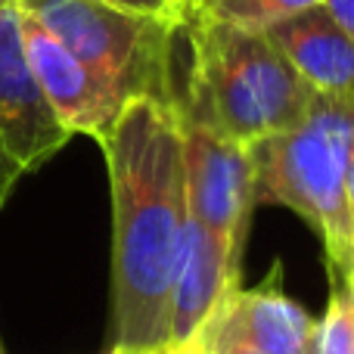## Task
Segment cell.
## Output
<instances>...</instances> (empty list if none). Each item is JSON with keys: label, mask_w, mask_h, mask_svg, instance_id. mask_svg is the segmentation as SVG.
Here are the masks:
<instances>
[{"label": "cell", "mask_w": 354, "mask_h": 354, "mask_svg": "<svg viewBox=\"0 0 354 354\" xmlns=\"http://www.w3.org/2000/svg\"><path fill=\"white\" fill-rule=\"evenodd\" d=\"M103 156L112 193L115 351L165 348L171 286L189 218L174 109L131 100L103 143Z\"/></svg>", "instance_id": "1"}, {"label": "cell", "mask_w": 354, "mask_h": 354, "mask_svg": "<svg viewBox=\"0 0 354 354\" xmlns=\"http://www.w3.org/2000/svg\"><path fill=\"white\" fill-rule=\"evenodd\" d=\"M255 205H286L320 233L333 274H342L354 243L348 165L354 156V97L314 93L305 118L283 134L252 143Z\"/></svg>", "instance_id": "2"}, {"label": "cell", "mask_w": 354, "mask_h": 354, "mask_svg": "<svg viewBox=\"0 0 354 354\" xmlns=\"http://www.w3.org/2000/svg\"><path fill=\"white\" fill-rule=\"evenodd\" d=\"M189 68L205 87L218 124L243 147L283 134L305 118L314 93L264 31L212 19L180 25Z\"/></svg>", "instance_id": "3"}, {"label": "cell", "mask_w": 354, "mask_h": 354, "mask_svg": "<svg viewBox=\"0 0 354 354\" xmlns=\"http://www.w3.org/2000/svg\"><path fill=\"white\" fill-rule=\"evenodd\" d=\"M19 6L124 103L153 100L171 106L180 22L97 0H19Z\"/></svg>", "instance_id": "4"}, {"label": "cell", "mask_w": 354, "mask_h": 354, "mask_svg": "<svg viewBox=\"0 0 354 354\" xmlns=\"http://www.w3.org/2000/svg\"><path fill=\"white\" fill-rule=\"evenodd\" d=\"M171 109L180 131L187 212L199 227L227 245L233 261H243L249 218L255 208L249 149L218 124L205 87L189 62L177 66Z\"/></svg>", "instance_id": "5"}, {"label": "cell", "mask_w": 354, "mask_h": 354, "mask_svg": "<svg viewBox=\"0 0 354 354\" xmlns=\"http://www.w3.org/2000/svg\"><path fill=\"white\" fill-rule=\"evenodd\" d=\"M68 140L31 75L22 6L0 0V205L19 177L47 165Z\"/></svg>", "instance_id": "6"}, {"label": "cell", "mask_w": 354, "mask_h": 354, "mask_svg": "<svg viewBox=\"0 0 354 354\" xmlns=\"http://www.w3.org/2000/svg\"><path fill=\"white\" fill-rule=\"evenodd\" d=\"M22 37L31 62V75H35L44 103L50 106L59 128L68 137L87 134L103 147L112 137L118 115L128 103L25 12Z\"/></svg>", "instance_id": "7"}, {"label": "cell", "mask_w": 354, "mask_h": 354, "mask_svg": "<svg viewBox=\"0 0 354 354\" xmlns=\"http://www.w3.org/2000/svg\"><path fill=\"white\" fill-rule=\"evenodd\" d=\"M243 342L261 354H311L314 320L280 289V264L258 289H227L193 342Z\"/></svg>", "instance_id": "8"}, {"label": "cell", "mask_w": 354, "mask_h": 354, "mask_svg": "<svg viewBox=\"0 0 354 354\" xmlns=\"http://www.w3.org/2000/svg\"><path fill=\"white\" fill-rule=\"evenodd\" d=\"M236 280L239 264L230 258L227 245L193 218H187L180 261L171 286V320H168L165 348H183L193 342L227 289L236 286Z\"/></svg>", "instance_id": "9"}, {"label": "cell", "mask_w": 354, "mask_h": 354, "mask_svg": "<svg viewBox=\"0 0 354 354\" xmlns=\"http://www.w3.org/2000/svg\"><path fill=\"white\" fill-rule=\"evenodd\" d=\"M305 87L320 97H354V44L320 6L264 28Z\"/></svg>", "instance_id": "10"}, {"label": "cell", "mask_w": 354, "mask_h": 354, "mask_svg": "<svg viewBox=\"0 0 354 354\" xmlns=\"http://www.w3.org/2000/svg\"><path fill=\"white\" fill-rule=\"evenodd\" d=\"M320 3L324 0H189L183 22L187 19H212V22H227L236 28L264 31L280 19H289Z\"/></svg>", "instance_id": "11"}, {"label": "cell", "mask_w": 354, "mask_h": 354, "mask_svg": "<svg viewBox=\"0 0 354 354\" xmlns=\"http://www.w3.org/2000/svg\"><path fill=\"white\" fill-rule=\"evenodd\" d=\"M354 348V301L345 289L333 286L324 320L314 324L311 354H351Z\"/></svg>", "instance_id": "12"}, {"label": "cell", "mask_w": 354, "mask_h": 354, "mask_svg": "<svg viewBox=\"0 0 354 354\" xmlns=\"http://www.w3.org/2000/svg\"><path fill=\"white\" fill-rule=\"evenodd\" d=\"M97 3H109V6L131 10V12H147V16H165V19H174V22L183 25V19L177 16L171 6L165 3V0H97Z\"/></svg>", "instance_id": "13"}, {"label": "cell", "mask_w": 354, "mask_h": 354, "mask_svg": "<svg viewBox=\"0 0 354 354\" xmlns=\"http://www.w3.org/2000/svg\"><path fill=\"white\" fill-rule=\"evenodd\" d=\"M324 10L330 12L333 22H336L354 44V0H324Z\"/></svg>", "instance_id": "14"}, {"label": "cell", "mask_w": 354, "mask_h": 354, "mask_svg": "<svg viewBox=\"0 0 354 354\" xmlns=\"http://www.w3.org/2000/svg\"><path fill=\"white\" fill-rule=\"evenodd\" d=\"M342 289L351 295V301H354V243H351L348 264H345V268H342Z\"/></svg>", "instance_id": "15"}, {"label": "cell", "mask_w": 354, "mask_h": 354, "mask_svg": "<svg viewBox=\"0 0 354 354\" xmlns=\"http://www.w3.org/2000/svg\"><path fill=\"white\" fill-rule=\"evenodd\" d=\"M112 354H202L193 345H183V348H156V351H112Z\"/></svg>", "instance_id": "16"}, {"label": "cell", "mask_w": 354, "mask_h": 354, "mask_svg": "<svg viewBox=\"0 0 354 354\" xmlns=\"http://www.w3.org/2000/svg\"><path fill=\"white\" fill-rule=\"evenodd\" d=\"M345 189H348V208H351V218H354V156H351V165H348V183H345Z\"/></svg>", "instance_id": "17"}, {"label": "cell", "mask_w": 354, "mask_h": 354, "mask_svg": "<svg viewBox=\"0 0 354 354\" xmlns=\"http://www.w3.org/2000/svg\"><path fill=\"white\" fill-rule=\"evenodd\" d=\"M165 3H168V6H171V10L177 12V16H180V19H183V12H187V3H189V0H165Z\"/></svg>", "instance_id": "18"}, {"label": "cell", "mask_w": 354, "mask_h": 354, "mask_svg": "<svg viewBox=\"0 0 354 354\" xmlns=\"http://www.w3.org/2000/svg\"><path fill=\"white\" fill-rule=\"evenodd\" d=\"M0 354H3V348H0Z\"/></svg>", "instance_id": "19"}, {"label": "cell", "mask_w": 354, "mask_h": 354, "mask_svg": "<svg viewBox=\"0 0 354 354\" xmlns=\"http://www.w3.org/2000/svg\"><path fill=\"white\" fill-rule=\"evenodd\" d=\"M351 354H354V348H351Z\"/></svg>", "instance_id": "20"}]
</instances>
